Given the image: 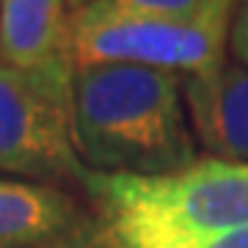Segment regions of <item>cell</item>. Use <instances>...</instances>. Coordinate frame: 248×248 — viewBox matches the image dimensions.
<instances>
[{
	"label": "cell",
	"mask_w": 248,
	"mask_h": 248,
	"mask_svg": "<svg viewBox=\"0 0 248 248\" xmlns=\"http://www.w3.org/2000/svg\"><path fill=\"white\" fill-rule=\"evenodd\" d=\"M75 63L69 55L39 66L0 63V174L78 182L89 177L75 141Z\"/></svg>",
	"instance_id": "cell-4"
},
{
	"label": "cell",
	"mask_w": 248,
	"mask_h": 248,
	"mask_svg": "<svg viewBox=\"0 0 248 248\" xmlns=\"http://www.w3.org/2000/svg\"><path fill=\"white\" fill-rule=\"evenodd\" d=\"M234 6L237 0H215L193 17H160L94 0L69 14V58L75 69L133 63L187 78L226 61Z\"/></svg>",
	"instance_id": "cell-2"
},
{
	"label": "cell",
	"mask_w": 248,
	"mask_h": 248,
	"mask_svg": "<svg viewBox=\"0 0 248 248\" xmlns=\"http://www.w3.org/2000/svg\"><path fill=\"white\" fill-rule=\"evenodd\" d=\"M187 119L210 157L248 166V66L226 61L182 78Z\"/></svg>",
	"instance_id": "cell-5"
},
{
	"label": "cell",
	"mask_w": 248,
	"mask_h": 248,
	"mask_svg": "<svg viewBox=\"0 0 248 248\" xmlns=\"http://www.w3.org/2000/svg\"><path fill=\"white\" fill-rule=\"evenodd\" d=\"M86 3H94V0H66V6H72V11L80 9V6H86Z\"/></svg>",
	"instance_id": "cell-13"
},
{
	"label": "cell",
	"mask_w": 248,
	"mask_h": 248,
	"mask_svg": "<svg viewBox=\"0 0 248 248\" xmlns=\"http://www.w3.org/2000/svg\"><path fill=\"white\" fill-rule=\"evenodd\" d=\"M89 223L69 193L0 177V248H39Z\"/></svg>",
	"instance_id": "cell-6"
},
{
	"label": "cell",
	"mask_w": 248,
	"mask_h": 248,
	"mask_svg": "<svg viewBox=\"0 0 248 248\" xmlns=\"http://www.w3.org/2000/svg\"><path fill=\"white\" fill-rule=\"evenodd\" d=\"M122 11L160 14V17H193L213 6L215 0H108Z\"/></svg>",
	"instance_id": "cell-9"
},
{
	"label": "cell",
	"mask_w": 248,
	"mask_h": 248,
	"mask_svg": "<svg viewBox=\"0 0 248 248\" xmlns=\"http://www.w3.org/2000/svg\"><path fill=\"white\" fill-rule=\"evenodd\" d=\"M75 141L86 169L166 174L196 160L182 78L133 63L80 66L72 78Z\"/></svg>",
	"instance_id": "cell-1"
},
{
	"label": "cell",
	"mask_w": 248,
	"mask_h": 248,
	"mask_svg": "<svg viewBox=\"0 0 248 248\" xmlns=\"http://www.w3.org/2000/svg\"><path fill=\"white\" fill-rule=\"evenodd\" d=\"M99 223H155L187 232L248 226V166L204 157L166 174H102L83 182Z\"/></svg>",
	"instance_id": "cell-3"
},
{
	"label": "cell",
	"mask_w": 248,
	"mask_h": 248,
	"mask_svg": "<svg viewBox=\"0 0 248 248\" xmlns=\"http://www.w3.org/2000/svg\"><path fill=\"white\" fill-rule=\"evenodd\" d=\"M39 248H97L94 246V226H83V229L72 232L61 240H53L47 246H39Z\"/></svg>",
	"instance_id": "cell-11"
},
{
	"label": "cell",
	"mask_w": 248,
	"mask_h": 248,
	"mask_svg": "<svg viewBox=\"0 0 248 248\" xmlns=\"http://www.w3.org/2000/svg\"><path fill=\"white\" fill-rule=\"evenodd\" d=\"M229 53L243 66H248V0H237L229 28Z\"/></svg>",
	"instance_id": "cell-10"
},
{
	"label": "cell",
	"mask_w": 248,
	"mask_h": 248,
	"mask_svg": "<svg viewBox=\"0 0 248 248\" xmlns=\"http://www.w3.org/2000/svg\"><path fill=\"white\" fill-rule=\"evenodd\" d=\"M127 248H248V226L229 232H187L155 223H99Z\"/></svg>",
	"instance_id": "cell-8"
},
{
	"label": "cell",
	"mask_w": 248,
	"mask_h": 248,
	"mask_svg": "<svg viewBox=\"0 0 248 248\" xmlns=\"http://www.w3.org/2000/svg\"><path fill=\"white\" fill-rule=\"evenodd\" d=\"M94 246L97 248H127L116 234H110V232H108L105 226H99V223L94 226Z\"/></svg>",
	"instance_id": "cell-12"
},
{
	"label": "cell",
	"mask_w": 248,
	"mask_h": 248,
	"mask_svg": "<svg viewBox=\"0 0 248 248\" xmlns=\"http://www.w3.org/2000/svg\"><path fill=\"white\" fill-rule=\"evenodd\" d=\"M69 55L66 0H0V63L39 66Z\"/></svg>",
	"instance_id": "cell-7"
}]
</instances>
